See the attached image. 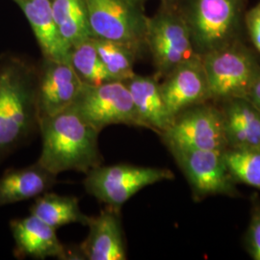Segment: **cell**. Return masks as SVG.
<instances>
[{"mask_svg":"<svg viewBox=\"0 0 260 260\" xmlns=\"http://www.w3.org/2000/svg\"><path fill=\"white\" fill-rule=\"evenodd\" d=\"M52 15L63 39L75 47L93 39L84 0H50Z\"/></svg>","mask_w":260,"mask_h":260,"instance_id":"19","label":"cell"},{"mask_svg":"<svg viewBox=\"0 0 260 260\" xmlns=\"http://www.w3.org/2000/svg\"><path fill=\"white\" fill-rule=\"evenodd\" d=\"M201 58L211 99L216 101L247 99L260 75V64L256 56L240 41L206 53Z\"/></svg>","mask_w":260,"mask_h":260,"instance_id":"4","label":"cell"},{"mask_svg":"<svg viewBox=\"0 0 260 260\" xmlns=\"http://www.w3.org/2000/svg\"><path fill=\"white\" fill-rule=\"evenodd\" d=\"M89 234L80 249L86 259L125 260L120 210L107 207L88 223Z\"/></svg>","mask_w":260,"mask_h":260,"instance_id":"13","label":"cell"},{"mask_svg":"<svg viewBox=\"0 0 260 260\" xmlns=\"http://www.w3.org/2000/svg\"><path fill=\"white\" fill-rule=\"evenodd\" d=\"M175 177L171 170L130 164L93 168L86 174V191L107 206L120 210L131 197L147 186Z\"/></svg>","mask_w":260,"mask_h":260,"instance_id":"5","label":"cell"},{"mask_svg":"<svg viewBox=\"0 0 260 260\" xmlns=\"http://www.w3.org/2000/svg\"><path fill=\"white\" fill-rule=\"evenodd\" d=\"M198 197L233 195L234 179L225 165L223 151L168 148Z\"/></svg>","mask_w":260,"mask_h":260,"instance_id":"10","label":"cell"},{"mask_svg":"<svg viewBox=\"0 0 260 260\" xmlns=\"http://www.w3.org/2000/svg\"><path fill=\"white\" fill-rule=\"evenodd\" d=\"M145 42L158 76L165 77L178 66L200 56L185 19L173 12H162L148 19Z\"/></svg>","mask_w":260,"mask_h":260,"instance_id":"7","label":"cell"},{"mask_svg":"<svg viewBox=\"0 0 260 260\" xmlns=\"http://www.w3.org/2000/svg\"><path fill=\"white\" fill-rule=\"evenodd\" d=\"M223 158L234 181L260 190V149H226Z\"/></svg>","mask_w":260,"mask_h":260,"instance_id":"23","label":"cell"},{"mask_svg":"<svg viewBox=\"0 0 260 260\" xmlns=\"http://www.w3.org/2000/svg\"><path fill=\"white\" fill-rule=\"evenodd\" d=\"M70 62L76 74L88 85H101L115 81L103 64L93 39L73 47L71 50Z\"/></svg>","mask_w":260,"mask_h":260,"instance_id":"21","label":"cell"},{"mask_svg":"<svg viewBox=\"0 0 260 260\" xmlns=\"http://www.w3.org/2000/svg\"><path fill=\"white\" fill-rule=\"evenodd\" d=\"M74 109L98 131L113 124L143 127L127 86L123 81L101 85L84 83Z\"/></svg>","mask_w":260,"mask_h":260,"instance_id":"6","label":"cell"},{"mask_svg":"<svg viewBox=\"0 0 260 260\" xmlns=\"http://www.w3.org/2000/svg\"><path fill=\"white\" fill-rule=\"evenodd\" d=\"M245 4L246 0H189L182 17L199 55L239 41Z\"/></svg>","mask_w":260,"mask_h":260,"instance_id":"3","label":"cell"},{"mask_svg":"<svg viewBox=\"0 0 260 260\" xmlns=\"http://www.w3.org/2000/svg\"><path fill=\"white\" fill-rule=\"evenodd\" d=\"M93 38L137 48L146 39L148 19L129 0H84Z\"/></svg>","mask_w":260,"mask_h":260,"instance_id":"9","label":"cell"},{"mask_svg":"<svg viewBox=\"0 0 260 260\" xmlns=\"http://www.w3.org/2000/svg\"><path fill=\"white\" fill-rule=\"evenodd\" d=\"M93 44L114 80L125 81L135 75L133 65L136 48L127 45L93 38Z\"/></svg>","mask_w":260,"mask_h":260,"instance_id":"22","label":"cell"},{"mask_svg":"<svg viewBox=\"0 0 260 260\" xmlns=\"http://www.w3.org/2000/svg\"><path fill=\"white\" fill-rule=\"evenodd\" d=\"M56 177L38 162L29 167L10 169L0 177V206L44 194L55 184Z\"/></svg>","mask_w":260,"mask_h":260,"instance_id":"18","label":"cell"},{"mask_svg":"<svg viewBox=\"0 0 260 260\" xmlns=\"http://www.w3.org/2000/svg\"><path fill=\"white\" fill-rule=\"evenodd\" d=\"M42 152L37 162L50 173L76 171L87 174L103 165L99 149L100 131L70 107L39 122Z\"/></svg>","mask_w":260,"mask_h":260,"instance_id":"1","label":"cell"},{"mask_svg":"<svg viewBox=\"0 0 260 260\" xmlns=\"http://www.w3.org/2000/svg\"><path fill=\"white\" fill-rule=\"evenodd\" d=\"M228 149H260V111L248 99L223 102Z\"/></svg>","mask_w":260,"mask_h":260,"instance_id":"16","label":"cell"},{"mask_svg":"<svg viewBox=\"0 0 260 260\" xmlns=\"http://www.w3.org/2000/svg\"><path fill=\"white\" fill-rule=\"evenodd\" d=\"M33 29L46 59L70 62L72 47L62 37L52 15L50 0H17Z\"/></svg>","mask_w":260,"mask_h":260,"instance_id":"15","label":"cell"},{"mask_svg":"<svg viewBox=\"0 0 260 260\" xmlns=\"http://www.w3.org/2000/svg\"><path fill=\"white\" fill-rule=\"evenodd\" d=\"M247 99L260 111V75L252 85Z\"/></svg>","mask_w":260,"mask_h":260,"instance_id":"26","label":"cell"},{"mask_svg":"<svg viewBox=\"0 0 260 260\" xmlns=\"http://www.w3.org/2000/svg\"><path fill=\"white\" fill-rule=\"evenodd\" d=\"M244 26L247 29L253 47L260 54V1L251 9L246 11Z\"/></svg>","mask_w":260,"mask_h":260,"instance_id":"25","label":"cell"},{"mask_svg":"<svg viewBox=\"0 0 260 260\" xmlns=\"http://www.w3.org/2000/svg\"><path fill=\"white\" fill-rule=\"evenodd\" d=\"M10 228L16 244V254L36 259L47 257L67 258L65 247L56 235V230L36 216L11 221Z\"/></svg>","mask_w":260,"mask_h":260,"instance_id":"14","label":"cell"},{"mask_svg":"<svg viewBox=\"0 0 260 260\" xmlns=\"http://www.w3.org/2000/svg\"><path fill=\"white\" fill-rule=\"evenodd\" d=\"M131 2H133V3H135V4H137L138 2H142V1H144V0H129Z\"/></svg>","mask_w":260,"mask_h":260,"instance_id":"27","label":"cell"},{"mask_svg":"<svg viewBox=\"0 0 260 260\" xmlns=\"http://www.w3.org/2000/svg\"><path fill=\"white\" fill-rule=\"evenodd\" d=\"M123 82L129 90L143 127L154 130L160 135L164 133L171 126L173 118L168 112L157 80L135 75Z\"/></svg>","mask_w":260,"mask_h":260,"instance_id":"17","label":"cell"},{"mask_svg":"<svg viewBox=\"0 0 260 260\" xmlns=\"http://www.w3.org/2000/svg\"><path fill=\"white\" fill-rule=\"evenodd\" d=\"M246 249L254 260H260V208L254 209L246 234Z\"/></svg>","mask_w":260,"mask_h":260,"instance_id":"24","label":"cell"},{"mask_svg":"<svg viewBox=\"0 0 260 260\" xmlns=\"http://www.w3.org/2000/svg\"><path fill=\"white\" fill-rule=\"evenodd\" d=\"M38 127L37 87L19 65L0 69V161Z\"/></svg>","mask_w":260,"mask_h":260,"instance_id":"2","label":"cell"},{"mask_svg":"<svg viewBox=\"0 0 260 260\" xmlns=\"http://www.w3.org/2000/svg\"><path fill=\"white\" fill-rule=\"evenodd\" d=\"M160 89L173 121L186 109L211 100L209 84L201 56L172 71L160 84Z\"/></svg>","mask_w":260,"mask_h":260,"instance_id":"11","label":"cell"},{"mask_svg":"<svg viewBox=\"0 0 260 260\" xmlns=\"http://www.w3.org/2000/svg\"><path fill=\"white\" fill-rule=\"evenodd\" d=\"M161 136L168 148L219 151L228 149L222 111L206 103L178 114Z\"/></svg>","mask_w":260,"mask_h":260,"instance_id":"8","label":"cell"},{"mask_svg":"<svg viewBox=\"0 0 260 260\" xmlns=\"http://www.w3.org/2000/svg\"><path fill=\"white\" fill-rule=\"evenodd\" d=\"M30 214L55 230L70 223L88 225L91 218L81 211L77 198L53 193L39 197L30 209Z\"/></svg>","mask_w":260,"mask_h":260,"instance_id":"20","label":"cell"},{"mask_svg":"<svg viewBox=\"0 0 260 260\" xmlns=\"http://www.w3.org/2000/svg\"><path fill=\"white\" fill-rule=\"evenodd\" d=\"M46 60L37 86L38 122L72 107L84 85L71 62Z\"/></svg>","mask_w":260,"mask_h":260,"instance_id":"12","label":"cell"}]
</instances>
